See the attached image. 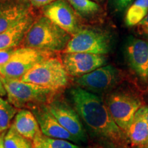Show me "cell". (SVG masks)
<instances>
[{"mask_svg": "<svg viewBox=\"0 0 148 148\" xmlns=\"http://www.w3.org/2000/svg\"><path fill=\"white\" fill-rule=\"evenodd\" d=\"M143 112H144V116L148 123V106H143Z\"/></svg>", "mask_w": 148, "mask_h": 148, "instance_id": "cell-28", "label": "cell"}, {"mask_svg": "<svg viewBox=\"0 0 148 148\" xmlns=\"http://www.w3.org/2000/svg\"><path fill=\"white\" fill-rule=\"evenodd\" d=\"M0 96H1V92H0Z\"/></svg>", "mask_w": 148, "mask_h": 148, "instance_id": "cell-32", "label": "cell"}, {"mask_svg": "<svg viewBox=\"0 0 148 148\" xmlns=\"http://www.w3.org/2000/svg\"><path fill=\"white\" fill-rule=\"evenodd\" d=\"M71 37L64 29L42 15L35 19L21 45L51 52L63 51Z\"/></svg>", "mask_w": 148, "mask_h": 148, "instance_id": "cell-2", "label": "cell"}, {"mask_svg": "<svg viewBox=\"0 0 148 148\" xmlns=\"http://www.w3.org/2000/svg\"><path fill=\"white\" fill-rule=\"evenodd\" d=\"M128 64L142 82H148V41L132 38L125 49Z\"/></svg>", "mask_w": 148, "mask_h": 148, "instance_id": "cell-12", "label": "cell"}, {"mask_svg": "<svg viewBox=\"0 0 148 148\" xmlns=\"http://www.w3.org/2000/svg\"><path fill=\"white\" fill-rule=\"evenodd\" d=\"M42 134L51 138H60L77 143L73 135L60 125L55 116L49 112L46 105L32 109Z\"/></svg>", "mask_w": 148, "mask_h": 148, "instance_id": "cell-14", "label": "cell"}, {"mask_svg": "<svg viewBox=\"0 0 148 148\" xmlns=\"http://www.w3.org/2000/svg\"><path fill=\"white\" fill-rule=\"evenodd\" d=\"M0 1H1V0H0Z\"/></svg>", "mask_w": 148, "mask_h": 148, "instance_id": "cell-34", "label": "cell"}, {"mask_svg": "<svg viewBox=\"0 0 148 148\" xmlns=\"http://www.w3.org/2000/svg\"><path fill=\"white\" fill-rule=\"evenodd\" d=\"M148 12V0H134L127 8L125 22L126 25L132 27L138 25Z\"/></svg>", "mask_w": 148, "mask_h": 148, "instance_id": "cell-18", "label": "cell"}, {"mask_svg": "<svg viewBox=\"0 0 148 148\" xmlns=\"http://www.w3.org/2000/svg\"><path fill=\"white\" fill-rule=\"evenodd\" d=\"M3 144L5 148H33L32 140L18 133L12 125L4 135Z\"/></svg>", "mask_w": 148, "mask_h": 148, "instance_id": "cell-20", "label": "cell"}, {"mask_svg": "<svg viewBox=\"0 0 148 148\" xmlns=\"http://www.w3.org/2000/svg\"><path fill=\"white\" fill-rule=\"evenodd\" d=\"M0 92H1V96L5 95L6 94V91H5L4 86H3V83L1 82V76H0Z\"/></svg>", "mask_w": 148, "mask_h": 148, "instance_id": "cell-27", "label": "cell"}, {"mask_svg": "<svg viewBox=\"0 0 148 148\" xmlns=\"http://www.w3.org/2000/svg\"><path fill=\"white\" fill-rule=\"evenodd\" d=\"M61 60L67 73L76 77L90 73L106 63L103 55L83 52L63 53Z\"/></svg>", "mask_w": 148, "mask_h": 148, "instance_id": "cell-11", "label": "cell"}, {"mask_svg": "<svg viewBox=\"0 0 148 148\" xmlns=\"http://www.w3.org/2000/svg\"><path fill=\"white\" fill-rule=\"evenodd\" d=\"M82 148H103V147H101V146H99V145H90V146H88V147H82Z\"/></svg>", "mask_w": 148, "mask_h": 148, "instance_id": "cell-30", "label": "cell"}, {"mask_svg": "<svg viewBox=\"0 0 148 148\" xmlns=\"http://www.w3.org/2000/svg\"><path fill=\"white\" fill-rule=\"evenodd\" d=\"M138 29L140 34L148 37V12L143 19L138 24Z\"/></svg>", "mask_w": 148, "mask_h": 148, "instance_id": "cell-25", "label": "cell"}, {"mask_svg": "<svg viewBox=\"0 0 148 148\" xmlns=\"http://www.w3.org/2000/svg\"><path fill=\"white\" fill-rule=\"evenodd\" d=\"M143 148H148V147H143Z\"/></svg>", "mask_w": 148, "mask_h": 148, "instance_id": "cell-33", "label": "cell"}, {"mask_svg": "<svg viewBox=\"0 0 148 148\" xmlns=\"http://www.w3.org/2000/svg\"><path fill=\"white\" fill-rule=\"evenodd\" d=\"M46 17L73 35L80 28L79 15L66 0H55L42 7Z\"/></svg>", "mask_w": 148, "mask_h": 148, "instance_id": "cell-9", "label": "cell"}, {"mask_svg": "<svg viewBox=\"0 0 148 148\" xmlns=\"http://www.w3.org/2000/svg\"><path fill=\"white\" fill-rule=\"evenodd\" d=\"M119 73L111 65L101 66L90 73L78 77L75 82L89 92H101L112 88L118 82Z\"/></svg>", "mask_w": 148, "mask_h": 148, "instance_id": "cell-10", "label": "cell"}, {"mask_svg": "<svg viewBox=\"0 0 148 148\" xmlns=\"http://www.w3.org/2000/svg\"><path fill=\"white\" fill-rule=\"evenodd\" d=\"M79 16L88 17L100 10L99 4L92 0H66Z\"/></svg>", "mask_w": 148, "mask_h": 148, "instance_id": "cell-21", "label": "cell"}, {"mask_svg": "<svg viewBox=\"0 0 148 148\" xmlns=\"http://www.w3.org/2000/svg\"><path fill=\"white\" fill-rule=\"evenodd\" d=\"M31 4L36 8H42L55 0H28Z\"/></svg>", "mask_w": 148, "mask_h": 148, "instance_id": "cell-26", "label": "cell"}, {"mask_svg": "<svg viewBox=\"0 0 148 148\" xmlns=\"http://www.w3.org/2000/svg\"><path fill=\"white\" fill-rule=\"evenodd\" d=\"M46 106L60 125L75 138L77 143L87 140L86 132L79 114L67 103L62 100L53 99Z\"/></svg>", "mask_w": 148, "mask_h": 148, "instance_id": "cell-8", "label": "cell"}, {"mask_svg": "<svg viewBox=\"0 0 148 148\" xmlns=\"http://www.w3.org/2000/svg\"><path fill=\"white\" fill-rule=\"evenodd\" d=\"M70 96L74 108L90 131L114 147L126 145V134L115 123L100 97L81 87L71 88Z\"/></svg>", "mask_w": 148, "mask_h": 148, "instance_id": "cell-1", "label": "cell"}, {"mask_svg": "<svg viewBox=\"0 0 148 148\" xmlns=\"http://www.w3.org/2000/svg\"><path fill=\"white\" fill-rule=\"evenodd\" d=\"M35 19L32 12L18 23L0 33V49L16 48L21 45Z\"/></svg>", "mask_w": 148, "mask_h": 148, "instance_id": "cell-15", "label": "cell"}, {"mask_svg": "<svg viewBox=\"0 0 148 148\" xmlns=\"http://www.w3.org/2000/svg\"><path fill=\"white\" fill-rule=\"evenodd\" d=\"M52 56L51 51L23 46L16 47L8 62L0 66V76L21 79L35 64Z\"/></svg>", "mask_w": 148, "mask_h": 148, "instance_id": "cell-6", "label": "cell"}, {"mask_svg": "<svg viewBox=\"0 0 148 148\" xmlns=\"http://www.w3.org/2000/svg\"><path fill=\"white\" fill-rule=\"evenodd\" d=\"M92 1H95V2H96V1H101V0H92Z\"/></svg>", "mask_w": 148, "mask_h": 148, "instance_id": "cell-31", "label": "cell"}, {"mask_svg": "<svg viewBox=\"0 0 148 148\" xmlns=\"http://www.w3.org/2000/svg\"><path fill=\"white\" fill-rule=\"evenodd\" d=\"M105 103L115 123L126 134L135 114L141 107L139 99L128 92L116 91L106 96Z\"/></svg>", "mask_w": 148, "mask_h": 148, "instance_id": "cell-7", "label": "cell"}, {"mask_svg": "<svg viewBox=\"0 0 148 148\" xmlns=\"http://www.w3.org/2000/svg\"><path fill=\"white\" fill-rule=\"evenodd\" d=\"M69 78L61 59L52 56L35 64L21 79L58 91L67 86Z\"/></svg>", "mask_w": 148, "mask_h": 148, "instance_id": "cell-4", "label": "cell"}, {"mask_svg": "<svg viewBox=\"0 0 148 148\" xmlns=\"http://www.w3.org/2000/svg\"><path fill=\"white\" fill-rule=\"evenodd\" d=\"M16 48L0 49V66L4 65L10 60Z\"/></svg>", "mask_w": 148, "mask_h": 148, "instance_id": "cell-24", "label": "cell"}, {"mask_svg": "<svg viewBox=\"0 0 148 148\" xmlns=\"http://www.w3.org/2000/svg\"><path fill=\"white\" fill-rule=\"evenodd\" d=\"M126 135L132 146L138 148L148 147V123L144 116L143 107L135 114Z\"/></svg>", "mask_w": 148, "mask_h": 148, "instance_id": "cell-16", "label": "cell"}, {"mask_svg": "<svg viewBox=\"0 0 148 148\" xmlns=\"http://www.w3.org/2000/svg\"><path fill=\"white\" fill-rule=\"evenodd\" d=\"M32 6L28 0L0 1V33L31 13Z\"/></svg>", "mask_w": 148, "mask_h": 148, "instance_id": "cell-13", "label": "cell"}, {"mask_svg": "<svg viewBox=\"0 0 148 148\" xmlns=\"http://www.w3.org/2000/svg\"><path fill=\"white\" fill-rule=\"evenodd\" d=\"M12 125L18 133L32 140L41 132L36 116L29 109L23 108L18 110Z\"/></svg>", "mask_w": 148, "mask_h": 148, "instance_id": "cell-17", "label": "cell"}, {"mask_svg": "<svg viewBox=\"0 0 148 148\" xmlns=\"http://www.w3.org/2000/svg\"><path fill=\"white\" fill-rule=\"evenodd\" d=\"M17 111L18 108L0 97V133L5 132L10 127L11 121Z\"/></svg>", "mask_w": 148, "mask_h": 148, "instance_id": "cell-22", "label": "cell"}, {"mask_svg": "<svg viewBox=\"0 0 148 148\" xmlns=\"http://www.w3.org/2000/svg\"><path fill=\"white\" fill-rule=\"evenodd\" d=\"M33 148H79L67 140L51 138L45 136L42 132L32 140Z\"/></svg>", "mask_w": 148, "mask_h": 148, "instance_id": "cell-19", "label": "cell"}, {"mask_svg": "<svg viewBox=\"0 0 148 148\" xmlns=\"http://www.w3.org/2000/svg\"><path fill=\"white\" fill-rule=\"evenodd\" d=\"M110 49V38L101 29L81 27L71 35L63 53L83 52L104 55Z\"/></svg>", "mask_w": 148, "mask_h": 148, "instance_id": "cell-5", "label": "cell"}, {"mask_svg": "<svg viewBox=\"0 0 148 148\" xmlns=\"http://www.w3.org/2000/svg\"><path fill=\"white\" fill-rule=\"evenodd\" d=\"M3 137H4V134H2L0 136V148H5L3 144Z\"/></svg>", "mask_w": 148, "mask_h": 148, "instance_id": "cell-29", "label": "cell"}, {"mask_svg": "<svg viewBox=\"0 0 148 148\" xmlns=\"http://www.w3.org/2000/svg\"><path fill=\"white\" fill-rule=\"evenodd\" d=\"M134 0H110V4L116 12H122L132 4Z\"/></svg>", "mask_w": 148, "mask_h": 148, "instance_id": "cell-23", "label": "cell"}, {"mask_svg": "<svg viewBox=\"0 0 148 148\" xmlns=\"http://www.w3.org/2000/svg\"><path fill=\"white\" fill-rule=\"evenodd\" d=\"M8 101L18 109H32L47 105L53 99L58 90L42 87L19 79L1 77Z\"/></svg>", "mask_w": 148, "mask_h": 148, "instance_id": "cell-3", "label": "cell"}]
</instances>
